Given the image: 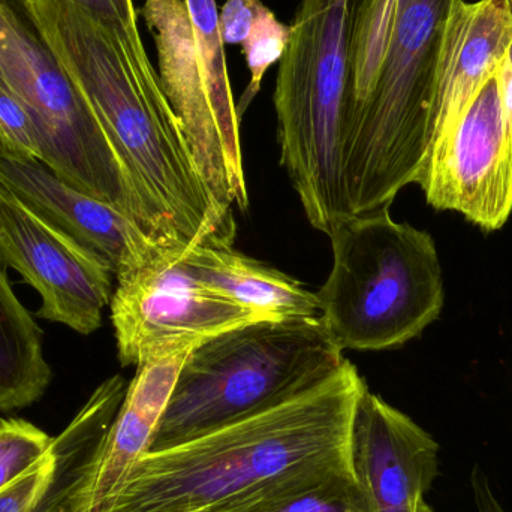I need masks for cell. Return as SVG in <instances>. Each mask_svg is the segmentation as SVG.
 Listing matches in <instances>:
<instances>
[{
  "mask_svg": "<svg viewBox=\"0 0 512 512\" xmlns=\"http://www.w3.org/2000/svg\"><path fill=\"white\" fill-rule=\"evenodd\" d=\"M366 387L345 358L288 399L149 451L111 512H258L351 471L352 424Z\"/></svg>",
  "mask_w": 512,
  "mask_h": 512,
  "instance_id": "1",
  "label": "cell"
},
{
  "mask_svg": "<svg viewBox=\"0 0 512 512\" xmlns=\"http://www.w3.org/2000/svg\"><path fill=\"white\" fill-rule=\"evenodd\" d=\"M80 90L164 243L234 245L233 210L207 188L144 44L66 0H14Z\"/></svg>",
  "mask_w": 512,
  "mask_h": 512,
  "instance_id": "2",
  "label": "cell"
},
{
  "mask_svg": "<svg viewBox=\"0 0 512 512\" xmlns=\"http://www.w3.org/2000/svg\"><path fill=\"white\" fill-rule=\"evenodd\" d=\"M456 0H370L355 50L342 173L352 215L417 183Z\"/></svg>",
  "mask_w": 512,
  "mask_h": 512,
  "instance_id": "3",
  "label": "cell"
},
{
  "mask_svg": "<svg viewBox=\"0 0 512 512\" xmlns=\"http://www.w3.org/2000/svg\"><path fill=\"white\" fill-rule=\"evenodd\" d=\"M370 0H303L280 59L274 110L280 164L307 221L327 234L351 215L342 156L355 50Z\"/></svg>",
  "mask_w": 512,
  "mask_h": 512,
  "instance_id": "4",
  "label": "cell"
},
{
  "mask_svg": "<svg viewBox=\"0 0 512 512\" xmlns=\"http://www.w3.org/2000/svg\"><path fill=\"white\" fill-rule=\"evenodd\" d=\"M328 237L333 268L315 295L340 351L400 348L441 316L444 279L429 233L394 221L384 206L343 216Z\"/></svg>",
  "mask_w": 512,
  "mask_h": 512,
  "instance_id": "5",
  "label": "cell"
},
{
  "mask_svg": "<svg viewBox=\"0 0 512 512\" xmlns=\"http://www.w3.org/2000/svg\"><path fill=\"white\" fill-rule=\"evenodd\" d=\"M343 360L319 316L254 322L212 337L186 357L149 451L183 444L288 399Z\"/></svg>",
  "mask_w": 512,
  "mask_h": 512,
  "instance_id": "6",
  "label": "cell"
},
{
  "mask_svg": "<svg viewBox=\"0 0 512 512\" xmlns=\"http://www.w3.org/2000/svg\"><path fill=\"white\" fill-rule=\"evenodd\" d=\"M0 78L35 126L39 161L84 194L125 212L162 243L137 185L92 108L14 0H0Z\"/></svg>",
  "mask_w": 512,
  "mask_h": 512,
  "instance_id": "7",
  "label": "cell"
},
{
  "mask_svg": "<svg viewBox=\"0 0 512 512\" xmlns=\"http://www.w3.org/2000/svg\"><path fill=\"white\" fill-rule=\"evenodd\" d=\"M186 248L153 240L114 273L111 322L123 367L194 349L225 331L264 321L201 282L186 264Z\"/></svg>",
  "mask_w": 512,
  "mask_h": 512,
  "instance_id": "8",
  "label": "cell"
},
{
  "mask_svg": "<svg viewBox=\"0 0 512 512\" xmlns=\"http://www.w3.org/2000/svg\"><path fill=\"white\" fill-rule=\"evenodd\" d=\"M155 42L162 89L182 122L201 176L224 209L248 210L240 119L233 93L213 83L185 0H144L140 11Z\"/></svg>",
  "mask_w": 512,
  "mask_h": 512,
  "instance_id": "9",
  "label": "cell"
},
{
  "mask_svg": "<svg viewBox=\"0 0 512 512\" xmlns=\"http://www.w3.org/2000/svg\"><path fill=\"white\" fill-rule=\"evenodd\" d=\"M417 185L433 209L460 213L481 230L490 233L507 224L512 213V125L498 68L453 131L433 144Z\"/></svg>",
  "mask_w": 512,
  "mask_h": 512,
  "instance_id": "10",
  "label": "cell"
},
{
  "mask_svg": "<svg viewBox=\"0 0 512 512\" xmlns=\"http://www.w3.org/2000/svg\"><path fill=\"white\" fill-rule=\"evenodd\" d=\"M0 259L41 295L35 318L89 336L113 298V268L0 186Z\"/></svg>",
  "mask_w": 512,
  "mask_h": 512,
  "instance_id": "11",
  "label": "cell"
},
{
  "mask_svg": "<svg viewBox=\"0 0 512 512\" xmlns=\"http://www.w3.org/2000/svg\"><path fill=\"white\" fill-rule=\"evenodd\" d=\"M129 382L105 379L50 450L0 490V512H90L105 445Z\"/></svg>",
  "mask_w": 512,
  "mask_h": 512,
  "instance_id": "12",
  "label": "cell"
},
{
  "mask_svg": "<svg viewBox=\"0 0 512 512\" xmlns=\"http://www.w3.org/2000/svg\"><path fill=\"white\" fill-rule=\"evenodd\" d=\"M351 457L375 512H433L426 493L439 475L438 442L369 387L355 408Z\"/></svg>",
  "mask_w": 512,
  "mask_h": 512,
  "instance_id": "13",
  "label": "cell"
},
{
  "mask_svg": "<svg viewBox=\"0 0 512 512\" xmlns=\"http://www.w3.org/2000/svg\"><path fill=\"white\" fill-rule=\"evenodd\" d=\"M0 186L39 218L101 256L114 273L153 242L122 210L69 185L44 162L2 146Z\"/></svg>",
  "mask_w": 512,
  "mask_h": 512,
  "instance_id": "14",
  "label": "cell"
},
{
  "mask_svg": "<svg viewBox=\"0 0 512 512\" xmlns=\"http://www.w3.org/2000/svg\"><path fill=\"white\" fill-rule=\"evenodd\" d=\"M192 349L138 364L111 427L90 512H111L135 463L150 450L180 369Z\"/></svg>",
  "mask_w": 512,
  "mask_h": 512,
  "instance_id": "15",
  "label": "cell"
},
{
  "mask_svg": "<svg viewBox=\"0 0 512 512\" xmlns=\"http://www.w3.org/2000/svg\"><path fill=\"white\" fill-rule=\"evenodd\" d=\"M192 273L210 288L258 313L264 321L319 316L315 292L233 245H194L185 251Z\"/></svg>",
  "mask_w": 512,
  "mask_h": 512,
  "instance_id": "16",
  "label": "cell"
},
{
  "mask_svg": "<svg viewBox=\"0 0 512 512\" xmlns=\"http://www.w3.org/2000/svg\"><path fill=\"white\" fill-rule=\"evenodd\" d=\"M41 328L23 306L0 259V412L38 402L53 372L45 358Z\"/></svg>",
  "mask_w": 512,
  "mask_h": 512,
  "instance_id": "17",
  "label": "cell"
},
{
  "mask_svg": "<svg viewBox=\"0 0 512 512\" xmlns=\"http://www.w3.org/2000/svg\"><path fill=\"white\" fill-rule=\"evenodd\" d=\"M289 38H291V26L277 20L273 11L259 2L251 32L243 41V54L251 72V83L237 104V116L240 120L258 95L267 69L277 60L282 59Z\"/></svg>",
  "mask_w": 512,
  "mask_h": 512,
  "instance_id": "18",
  "label": "cell"
},
{
  "mask_svg": "<svg viewBox=\"0 0 512 512\" xmlns=\"http://www.w3.org/2000/svg\"><path fill=\"white\" fill-rule=\"evenodd\" d=\"M258 512H375L354 469Z\"/></svg>",
  "mask_w": 512,
  "mask_h": 512,
  "instance_id": "19",
  "label": "cell"
},
{
  "mask_svg": "<svg viewBox=\"0 0 512 512\" xmlns=\"http://www.w3.org/2000/svg\"><path fill=\"white\" fill-rule=\"evenodd\" d=\"M53 438L21 418H0V490L14 483L50 450Z\"/></svg>",
  "mask_w": 512,
  "mask_h": 512,
  "instance_id": "20",
  "label": "cell"
},
{
  "mask_svg": "<svg viewBox=\"0 0 512 512\" xmlns=\"http://www.w3.org/2000/svg\"><path fill=\"white\" fill-rule=\"evenodd\" d=\"M0 146L15 155L38 159V134L26 108L0 78Z\"/></svg>",
  "mask_w": 512,
  "mask_h": 512,
  "instance_id": "21",
  "label": "cell"
},
{
  "mask_svg": "<svg viewBox=\"0 0 512 512\" xmlns=\"http://www.w3.org/2000/svg\"><path fill=\"white\" fill-rule=\"evenodd\" d=\"M81 11L120 33L134 44H144L138 29V12L134 0H66Z\"/></svg>",
  "mask_w": 512,
  "mask_h": 512,
  "instance_id": "22",
  "label": "cell"
},
{
  "mask_svg": "<svg viewBox=\"0 0 512 512\" xmlns=\"http://www.w3.org/2000/svg\"><path fill=\"white\" fill-rule=\"evenodd\" d=\"M261 2V0H259ZM227 0L219 11V27L225 45L243 44L251 32L258 3Z\"/></svg>",
  "mask_w": 512,
  "mask_h": 512,
  "instance_id": "23",
  "label": "cell"
},
{
  "mask_svg": "<svg viewBox=\"0 0 512 512\" xmlns=\"http://www.w3.org/2000/svg\"><path fill=\"white\" fill-rule=\"evenodd\" d=\"M471 487L478 512H507L493 493L489 478L478 465L472 468Z\"/></svg>",
  "mask_w": 512,
  "mask_h": 512,
  "instance_id": "24",
  "label": "cell"
},
{
  "mask_svg": "<svg viewBox=\"0 0 512 512\" xmlns=\"http://www.w3.org/2000/svg\"><path fill=\"white\" fill-rule=\"evenodd\" d=\"M499 84H501L502 101L512 125V42L507 54L498 66Z\"/></svg>",
  "mask_w": 512,
  "mask_h": 512,
  "instance_id": "25",
  "label": "cell"
},
{
  "mask_svg": "<svg viewBox=\"0 0 512 512\" xmlns=\"http://www.w3.org/2000/svg\"><path fill=\"white\" fill-rule=\"evenodd\" d=\"M245 2H248V3H256V2H259V0H245Z\"/></svg>",
  "mask_w": 512,
  "mask_h": 512,
  "instance_id": "26",
  "label": "cell"
},
{
  "mask_svg": "<svg viewBox=\"0 0 512 512\" xmlns=\"http://www.w3.org/2000/svg\"><path fill=\"white\" fill-rule=\"evenodd\" d=\"M507 2H508V5H510L511 12H512V0H507Z\"/></svg>",
  "mask_w": 512,
  "mask_h": 512,
  "instance_id": "27",
  "label": "cell"
}]
</instances>
